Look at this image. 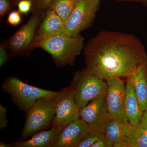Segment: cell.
<instances>
[{
  "mask_svg": "<svg viewBox=\"0 0 147 147\" xmlns=\"http://www.w3.org/2000/svg\"><path fill=\"white\" fill-rule=\"evenodd\" d=\"M86 68L104 80L128 78L147 59L142 42L132 34L100 32L84 48Z\"/></svg>",
  "mask_w": 147,
  "mask_h": 147,
  "instance_id": "obj_1",
  "label": "cell"
},
{
  "mask_svg": "<svg viewBox=\"0 0 147 147\" xmlns=\"http://www.w3.org/2000/svg\"><path fill=\"white\" fill-rule=\"evenodd\" d=\"M84 38L69 36L63 33L50 35L35 41L36 46L41 47L50 54L57 65L72 66L84 47Z\"/></svg>",
  "mask_w": 147,
  "mask_h": 147,
  "instance_id": "obj_2",
  "label": "cell"
},
{
  "mask_svg": "<svg viewBox=\"0 0 147 147\" xmlns=\"http://www.w3.org/2000/svg\"><path fill=\"white\" fill-rule=\"evenodd\" d=\"M3 91L10 96L19 110L26 112L36 102L43 98H54L57 92L31 86L16 76L7 77L2 85Z\"/></svg>",
  "mask_w": 147,
  "mask_h": 147,
  "instance_id": "obj_3",
  "label": "cell"
},
{
  "mask_svg": "<svg viewBox=\"0 0 147 147\" xmlns=\"http://www.w3.org/2000/svg\"><path fill=\"white\" fill-rule=\"evenodd\" d=\"M103 80L86 68L75 74L70 86L80 110L92 100L106 96L107 85Z\"/></svg>",
  "mask_w": 147,
  "mask_h": 147,
  "instance_id": "obj_4",
  "label": "cell"
},
{
  "mask_svg": "<svg viewBox=\"0 0 147 147\" xmlns=\"http://www.w3.org/2000/svg\"><path fill=\"white\" fill-rule=\"evenodd\" d=\"M26 113V121L20 141L26 140L37 132L51 127L56 113L54 97L38 99Z\"/></svg>",
  "mask_w": 147,
  "mask_h": 147,
  "instance_id": "obj_5",
  "label": "cell"
},
{
  "mask_svg": "<svg viewBox=\"0 0 147 147\" xmlns=\"http://www.w3.org/2000/svg\"><path fill=\"white\" fill-rule=\"evenodd\" d=\"M101 0H79L64 26L63 33L69 36L79 35L93 22Z\"/></svg>",
  "mask_w": 147,
  "mask_h": 147,
  "instance_id": "obj_6",
  "label": "cell"
},
{
  "mask_svg": "<svg viewBox=\"0 0 147 147\" xmlns=\"http://www.w3.org/2000/svg\"><path fill=\"white\" fill-rule=\"evenodd\" d=\"M56 113L52 126L65 127L79 118L80 110L76 104L71 86L57 92L54 97Z\"/></svg>",
  "mask_w": 147,
  "mask_h": 147,
  "instance_id": "obj_7",
  "label": "cell"
},
{
  "mask_svg": "<svg viewBox=\"0 0 147 147\" xmlns=\"http://www.w3.org/2000/svg\"><path fill=\"white\" fill-rule=\"evenodd\" d=\"M89 131L96 130L103 134L109 121L113 119L108 111L105 96L95 98L80 110V117Z\"/></svg>",
  "mask_w": 147,
  "mask_h": 147,
  "instance_id": "obj_8",
  "label": "cell"
},
{
  "mask_svg": "<svg viewBox=\"0 0 147 147\" xmlns=\"http://www.w3.org/2000/svg\"><path fill=\"white\" fill-rule=\"evenodd\" d=\"M106 101L110 115L113 119L120 121H125L124 104L125 86L121 78L107 79Z\"/></svg>",
  "mask_w": 147,
  "mask_h": 147,
  "instance_id": "obj_9",
  "label": "cell"
},
{
  "mask_svg": "<svg viewBox=\"0 0 147 147\" xmlns=\"http://www.w3.org/2000/svg\"><path fill=\"white\" fill-rule=\"evenodd\" d=\"M89 131L86 124L79 118L64 127L53 147H76Z\"/></svg>",
  "mask_w": 147,
  "mask_h": 147,
  "instance_id": "obj_10",
  "label": "cell"
},
{
  "mask_svg": "<svg viewBox=\"0 0 147 147\" xmlns=\"http://www.w3.org/2000/svg\"><path fill=\"white\" fill-rule=\"evenodd\" d=\"M143 111L140 108L138 98L130 76L127 78L125 86L124 104L125 121L132 125L140 123Z\"/></svg>",
  "mask_w": 147,
  "mask_h": 147,
  "instance_id": "obj_11",
  "label": "cell"
},
{
  "mask_svg": "<svg viewBox=\"0 0 147 147\" xmlns=\"http://www.w3.org/2000/svg\"><path fill=\"white\" fill-rule=\"evenodd\" d=\"M39 18L35 16L16 32L11 39V48L14 53L24 50L30 45L34 38Z\"/></svg>",
  "mask_w": 147,
  "mask_h": 147,
  "instance_id": "obj_12",
  "label": "cell"
},
{
  "mask_svg": "<svg viewBox=\"0 0 147 147\" xmlns=\"http://www.w3.org/2000/svg\"><path fill=\"white\" fill-rule=\"evenodd\" d=\"M63 127L52 126L48 130L37 132L29 140L10 143L11 147H53L56 138Z\"/></svg>",
  "mask_w": 147,
  "mask_h": 147,
  "instance_id": "obj_13",
  "label": "cell"
},
{
  "mask_svg": "<svg viewBox=\"0 0 147 147\" xmlns=\"http://www.w3.org/2000/svg\"><path fill=\"white\" fill-rule=\"evenodd\" d=\"M132 125L112 119L105 125L103 134L111 146L117 147L128 135Z\"/></svg>",
  "mask_w": 147,
  "mask_h": 147,
  "instance_id": "obj_14",
  "label": "cell"
},
{
  "mask_svg": "<svg viewBox=\"0 0 147 147\" xmlns=\"http://www.w3.org/2000/svg\"><path fill=\"white\" fill-rule=\"evenodd\" d=\"M130 77L140 108L144 112L147 108V59L138 66Z\"/></svg>",
  "mask_w": 147,
  "mask_h": 147,
  "instance_id": "obj_15",
  "label": "cell"
},
{
  "mask_svg": "<svg viewBox=\"0 0 147 147\" xmlns=\"http://www.w3.org/2000/svg\"><path fill=\"white\" fill-rule=\"evenodd\" d=\"M64 24L55 11L50 9L38 32L35 41L55 34L63 33Z\"/></svg>",
  "mask_w": 147,
  "mask_h": 147,
  "instance_id": "obj_16",
  "label": "cell"
},
{
  "mask_svg": "<svg viewBox=\"0 0 147 147\" xmlns=\"http://www.w3.org/2000/svg\"><path fill=\"white\" fill-rule=\"evenodd\" d=\"M117 147H147V128L139 123L132 125L128 135Z\"/></svg>",
  "mask_w": 147,
  "mask_h": 147,
  "instance_id": "obj_17",
  "label": "cell"
},
{
  "mask_svg": "<svg viewBox=\"0 0 147 147\" xmlns=\"http://www.w3.org/2000/svg\"><path fill=\"white\" fill-rule=\"evenodd\" d=\"M79 0H54L50 6L52 9L60 17L64 24L68 20Z\"/></svg>",
  "mask_w": 147,
  "mask_h": 147,
  "instance_id": "obj_18",
  "label": "cell"
},
{
  "mask_svg": "<svg viewBox=\"0 0 147 147\" xmlns=\"http://www.w3.org/2000/svg\"><path fill=\"white\" fill-rule=\"evenodd\" d=\"M103 135L102 133L96 130L89 131L76 147H91Z\"/></svg>",
  "mask_w": 147,
  "mask_h": 147,
  "instance_id": "obj_19",
  "label": "cell"
},
{
  "mask_svg": "<svg viewBox=\"0 0 147 147\" xmlns=\"http://www.w3.org/2000/svg\"><path fill=\"white\" fill-rule=\"evenodd\" d=\"M7 110L4 106L0 104V129H3L7 126Z\"/></svg>",
  "mask_w": 147,
  "mask_h": 147,
  "instance_id": "obj_20",
  "label": "cell"
},
{
  "mask_svg": "<svg viewBox=\"0 0 147 147\" xmlns=\"http://www.w3.org/2000/svg\"><path fill=\"white\" fill-rule=\"evenodd\" d=\"M20 12L19 11H13L9 13L7 18L9 24L13 26H16L20 24L21 21Z\"/></svg>",
  "mask_w": 147,
  "mask_h": 147,
  "instance_id": "obj_21",
  "label": "cell"
},
{
  "mask_svg": "<svg viewBox=\"0 0 147 147\" xmlns=\"http://www.w3.org/2000/svg\"><path fill=\"white\" fill-rule=\"evenodd\" d=\"M32 3L31 0H22L18 4L19 12L24 14H27L31 8Z\"/></svg>",
  "mask_w": 147,
  "mask_h": 147,
  "instance_id": "obj_22",
  "label": "cell"
},
{
  "mask_svg": "<svg viewBox=\"0 0 147 147\" xmlns=\"http://www.w3.org/2000/svg\"><path fill=\"white\" fill-rule=\"evenodd\" d=\"M10 7L8 0H0V16L3 17L8 11Z\"/></svg>",
  "mask_w": 147,
  "mask_h": 147,
  "instance_id": "obj_23",
  "label": "cell"
},
{
  "mask_svg": "<svg viewBox=\"0 0 147 147\" xmlns=\"http://www.w3.org/2000/svg\"><path fill=\"white\" fill-rule=\"evenodd\" d=\"M7 55L4 46L1 45L0 46V67H1L7 61Z\"/></svg>",
  "mask_w": 147,
  "mask_h": 147,
  "instance_id": "obj_24",
  "label": "cell"
},
{
  "mask_svg": "<svg viewBox=\"0 0 147 147\" xmlns=\"http://www.w3.org/2000/svg\"><path fill=\"white\" fill-rule=\"evenodd\" d=\"M91 147H112L108 142L104 135L98 139Z\"/></svg>",
  "mask_w": 147,
  "mask_h": 147,
  "instance_id": "obj_25",
  "label": "cell"
},
{
  "mask_svg": "<svg viewBox=\"0 0 147 147\" xmlns=\"http://www.w3.org/2000/svg\"><path fill=\"white\" fill-rule=\"evenodd\" d=\"M54 0H39L38 6L39 7L42 9L47 8L51 5Z\"/></svg>",
  "mask_w": 147,
  "mask_h": 147,
  "instance_id": "obj_26",
  "label": "cell"
},
{
  "mask_svg": "<svg viewBox=\"0 0 147 147\" xmlns=\"http://www.w3.org/2000/svg\"><path fill=\"white\" fill-rule=\"evenodd\" d=\"M139 123L142 126L147 128V108L143 112V115Z\"/></svg>",
  "mask_w": 147,
  "mask_h": 147,
  "instance_id": "obj_27",
  "label": "cell"
},
{
  "mask_svg": "<svg viewBox=\"0 0 147 147\" xmlns=\"http://www.w3.org/2000/svg\"><path fill=\"white\" fill-rule=\"evenodd\" d=\"M120 1H134L140 3L143 5H147V0H120Z\"/></svg>",
  "mask_w": 147,
  "mask_h": 147,
  "instance_id": "obj_28",
  "label": "cell"
},
{
  "mask_svg": "<svg viewBox=\"0 0 147 147\" xmlns=\"http://www.w3.org/2000/svg\"><path fill=\"white\" fill-rule=\"evenodd\" d=\"M0 147H11L10 144H7L5 142H0Z\"/></svg>",
  "mask_w": 147,
  "mask_h": 147,
  "instance_id": "obj_29",
  "label": "cell"
}]
</instances>
